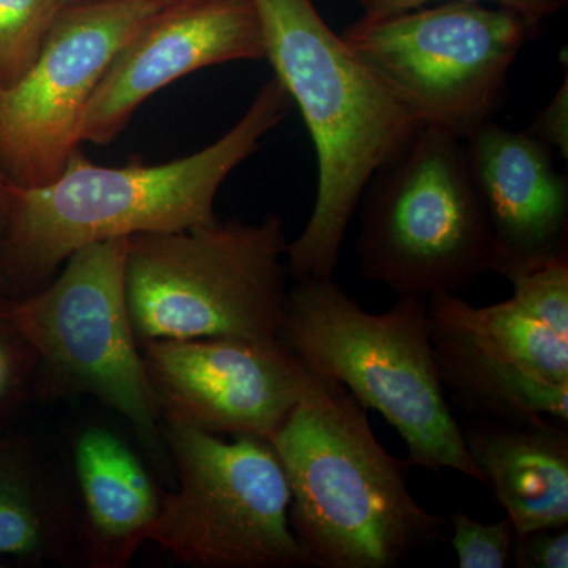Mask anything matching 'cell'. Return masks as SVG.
<instances>
[{"label": "cell", "instance_id": "6da1fadb", "mask_svg": "<svg viewBox=\"0 0 568 568\" xmlns=\"http://www.w3.org/2000/svg\"><path fill=\"white\" fill-rule=\"evenodd\" d=\"M293 104L274 78L233 129L174 162L100 166L78 149L61 175L44 185L21 186L3 178L9 298L39 291L84 246L213 222V204L224 181L290 115Z\"/></svg>", "mask_w": 568, "mask_h": 568}, {"label": "cell", "instance_id": "7a4b0ae2", "mask_svg": "<svg viewBox=\"0 0 568 568\" xmlns=\"http://www.w3.org/2000/svg\"><path fill=\"white\" fill-rule=\"evenodd\" d=\"M253 3L264 59L304 115L320 168L315 209L287 244V275L334 278L366 183L425 123L328 28L313 0Z\"/></svg>", "mask_w": 568, "mask_h": 568}, {"label": "cell", "instance_id": "3957f363", "mask_svg": "<svg viewBox=\"0 0 568 568\" xmlns=\"http://www.w3.org/2000/svg\"><path fill=\"white\" fill-rule=\"evenodd\" d=\"M366 410L345 386L317 375L272 436L306 567L390 568L446 540L450 518L414 499L413 465L388 454Z\"/></svg>", "mask_w": 568, "mask_h": 568}, {"label": "cell", "instance_id": "277c9868", "mask_svg": "<svg viewBox=\"0 0 568 568\" xmlns=\"http://www.w3.org/2000/svg\"><path fill=\"white\" fill-rule=\"evenodd\" d=\"M278 338L315 375L386 418L405 439L410 465L436 476L457 470L485 485L437 376L426 298L399 295L375 315L334 278L301 280L287 291Z\"/></svg>", "mask_w": 568, "mask_h": 568}, {"label": "cell", "instance_id": "5b68a950", "mask_svg": "<svg viewBox=\"0 0 568 568\" xmlns=\"http://www.w3.org/2000/svg\"><path fill=\"white\" fill-rule=\"evenodd\" d=\"M284 223L241 219L126 239L125 290L138 345L209 336L278 338L287 301Z\"/></svg>", "mask_w": 568, "mask_h": 568}, {"label": "cell", "instance_id": "8992f818", "mask_svg": "<svg viewBox=\"0 0 568 568\" xmlns=\"http://www.w3.org/2000/svg\"><path fill=\"white\" fill-rule=\"evenodd\" d=\"M358 205L362 275L398 295L458 294L495 272V237L458 134L422 126Z\"/></svg>", "mask_w": 568, "mask_h": 568}, {"label": "cell", "instance_id": "52a82bcc", "mask_svg": "<svg viewBox=\"0 0 568 568\" xmlns=\"http://www.w3.org/2000/svg\"><path fill=\"white\" fill-rule=\"evenodd\" d=\"M125 260L126 237L84 246L36 293L3 297L2 310L39 358V398L93 396L129 422L163 470L170 457L130 321Z\"/></svg>", "mask_w": 568, "mask_h": 568}, {"label": "cell", "instance_id": "ba28073f", "mask_svg": "<svg viewBox=\"0 0 568 568\" xmlns=\"http://www.w3.org/2000/svg\"><path fill=\"white\" fill-rule=\"evenodd\" d=\"M538 32L500 7L439 2L362 17L339 37L425 125L466 138L495 121L511 65Z\"/></svg>", "mask_w": 568, "mask_h": 568}, {"label": "cell", "instance_id": "9c48e42d", "mask_svg": "<svg viewBox=\"0 0 568 568\" xmlns=\"http://www.w3.org/2000/svg\"><path fill=\"white\" fill-rule=\"evenodd\" d=\"M178 488L163 493L149 544L192 568H297L291 488L271 440L163 425Z\"/></svg>", "mask_w": 568, "mask_h": 568}, {"label": "cell", "instance_id": "30bf717a", "mask_svg": "<svg viewBox=\"0 0 568 568\" xmlns=\"http://www.w3.org/2000/svg\"><path fill=\"white\" fill-rule=\"evenodd\" d=\"M163 7L152 0L67 3L31 69L0 95V174L54 181L81 145L85 111L119 51Z\"/></svg>", "mask_w": 568, "mask_h": 568}, {"label": "cell", "instance_id": "8fae6325", "mask_svg": "<svg viewBox=\"0 0 568 568\" xmlns=\"http://www.w3.org/2000/svg\"><path fill=\"white\" fill-rule=\"evenodd\" d=\"M163 425L272 439L317 375L282 339L209 336L140 346Z\"/></svg>", "mask_w": 568, "mask_h": 568}, {"label": "cell", "instance_id": "7c38bea8", "mask_svg": "<svg viewBox=\"0 0 568 568\" xmlns=\"http://www.w3.org/2000/svg\"><path fill=\"white\" fill-rule=\"evenodd\" d=\"M265 58L253 0L163 7L112 59L82 122L81 141L108 145L149 97L193 71Z\"/></svg>", "mask_w": 568, "mask_h": 568}, {"label": "cell", "instance_id": "4fadbf2b", "mask_svg": "<svg viewBox=\"0 0 568 568\" xmlns=\"http://www.w3.org/2000/svg\"><path fill=\"white\" fill-rule=\"evenodd\" d=\"M467 162L497 246L495 272L568 256V181L552 149L495 121L465 138Z\"/></svg>", "mask_w": 568, "mask_h": 568}, {"label": "cell", "instance_id": "5bb4252c", "mask_svg": "<svg viewBox=\"0 0 568 568\" xmlns=\"http://www.w3.org/2000/svg\"><path fill=\"white\" fill-rule=\"evenodd\" d=\"M61 452L77 496L82 567H129L149 544L162 508V489L110 425L74 426Z\"/></svg>", "mask_w": 568, "mask_h": 568}, {"label": "cell", "instance_id": "9a60e30c", "mask_svg": "<svg viewBox=\"0 0 568 568\" xmlns=\"http://www.w3.org/2000/svg\"><path fill=\"white\" fill-rule=\"evenodd\" d=\"M458 418V417H457ZM467 452L507 511L515 537L568 526L567 422L523 414L458 418Z\"/></svg>", "mask_w": 568, "mask_h": 568}, {"label": "cell", "instance_id": "2e32d148", "mask_svg": "<svg viewBox=\"0 0 568 568\" xmlns=\"http://www.w3.org/2000/svg\"><path fill=\"white\" fill-rule=\"evenodd\" d=\"M0 556L82 566L77 496L61 450L0 439Z\"/></svg>", "mask_w": 568, "mask_h": 568}, {"label": "cell", "instance_id": "e0dca14e", "mask_svg": "<svg viewBox=\"0 0 568 568\" xmlns=\"http://www.w3.org/2000/svg\"><path fill=\"white\" fill-rule=\"evenodd\" d=\"M428 320L440 386L448 405L457 407L463 417L544 414L568 422V387L551 386L519 372L435 310L428 308Z\"/></svg>", "mask_w": 568, "mask_h": 568}, {"label": "cell", "instance_id": "ac0fdd59", "mask_svg": "<svg viewBox=\"0 0 568 568\" xmlns=\"http://www.w3.org/2000/svg\"><path fill=\"white\" fill-rule=\"evenodd\" d=\"M426 305L462 325L519 372L551 386L568 387V339L526 312L514 298L476 308L457 294H433L426 298Z\"/></svg>", "mask_w": 568, "mask_h": 568}, {"label": "cell", "instance_id": "d6986e66", "mask_svg": "<svg viewBox=\"0 0 568 568\" xmlns=\"http://www.w3.org/2000/svg\"><path fill=\"white\" fill-rule=\"evenodd\" d=\"M63 0H0V88L24 77L40 54Z\"/></svg>", "mask_w": 568, "mask_h": 568}, {"label": "cell", "instance_id": "ffe728a7", "mask_svg": "<svg viewBox=\"0 0 568 568\" xmlns=\"http://www.w3.org/2000/svg\"><path fill=\"white\" fill-rule=\"evenodd\" d=\"M507 280L517 304L568 339V256L523 268Z\"/></svg>", "mask_w": 568, "mask_h": 568}, {"label": "cell", "instance_id": "44dd1931", "mask_svg": "<svg viewBox=\"0 0 568 568\" xmlns=\"http://www.w3.org/2000/svg\"><path fill=\"white\" fill-rule=\"evenodd\" d=\"M0 297V422L37 395L39 358L31 343L2 310Z\"/></svg>", "mask_w": 568, "mask_h": 568}, {"label": "cell", "instance_id": "7402d4cb", "mask_svg": "<svg viewBox=\"0 0 568 568\" xmlns=\"http://www.w3.org/2000/svg\"><path fill=\"white\" fill-rule=\"evenodd\" d=\"M454 526L452 545L457 551L459 568H504L510 559L515 529L510 518L493 525L476 521L458 511L450 518Z\"/></svg>", "mask_w": 568, "mask_h": 568}, {"label": "cell", "instance_id": "603a6c76", "mask_svg": "<svg viewBox=\"0 0 568 568\" xmlns=\"http://www.w3.org/2000/svg\"><path fill=\"white\" fill-rule=\"evenodd\" d=\"M364 10V17L377 18L399 13L439 2H493L500 9L515 11L528 20L538 22L556 17L566 9L568 0H351Z\"/></svg>", "mask_w": 568, "mask_h": 568}, {"label": "cell", "instance_id": "cb8c5ba5", "mask_svg": "<svg viewBox=\"0 0 568 568\" xmlns=\"http://www.w3.org/2000/svg\"><path fill=\"white\" fill-rule=\"evenodd\" d=\"M510 556L519 568H567V526L530 530L515 537Z\"/></svg>", "mask_w": 568, "mask_h": 568}, {"label": "cell", "instance_id": "d4e9b609", "mask_svg": "<svg viewBox=\"0 0 568 568\" xmlns=\"http://www.w3.org/2000/svg\"><path fill=\"white\" fill-rule=\"evenodd\" d=\"M526 132L545 142L552 151L568 155V81L560 85L555 99L534 119Z\"/></svg>", "mask_w": 568, "mask_h": 568}, {"label": "cell", "instance_id": "484cf974", "mask_svg": "<svg viewBox=\"0 0 568 568\" xmlns=\"http://www.w3.org/2000/svg\"><path fill=\"white\" fill-rule=\"evenodd\" d=\"M7 242H9V204H7L6 189H3V175L0 174V297H9Z\"/></svg>", "mask_w": 568, "mask_h": 568}, {"label": "cell", "instance_id": "4316f807", "mask_svg": "<svg viewBox=\"0 0 568 568\" xmlns=\"http://www.w3.org/2000/svg\"><path fill=\"white\" fill-rule=\"evenodd\" d=\"M88 2V0H63V6L67 3ZM152 2L159 3L162 7L178 6V3L194 2V0H152Z\"/></svg>", "mask_w": 568, "mask_h": 568}, {"label": "cell", "instance_id": "83f0119b", "mask_svg": "<svg viewBox=\"0 0 568 568\" xmlns=\"http://www.w3.org/2000/svg\"><path fill=\"white\" fill-rule=\"evenodd\" d=\"M2 91H3V89H2V88H0V95H2Z\"/></svg>", "mask_w": 568, "mask_h": 568}]
</instances>
